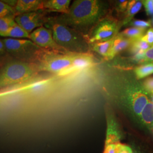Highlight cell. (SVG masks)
<instances>
[{
    "label": "cell",
    "mask_w": 153,
    "mask_h": 153,
    "mask_svg": "<svg viewBox=\"0 0 153 153\" xmlns=\"http://www.w3.org/2000/svg\"><path fill=\"white\" fill-rule=\"evenodd\" d=\"M14 17L0 18V35L8 31L16 24Z\"/></svg>",
    "instance_id": "23"
},
{
    "label": "cell",
    "mask_w": 153,
    "mask_h": 153,
    "mask_svg": "<svg viewBox=\"0 0 153 153\" xmlns=\"http://www.w3.org/2000/svg\"></svg>",
    "instance_id": "38"
},
{
    "label": "cell",
    "mask_w": 153,
    "mask_h": 153,
    "mask_svg": "<svg viewBox=\"0 0 153 153\" xmlns=\"http://www.w3.org/2000/svg\"><path fill=\"white\" fill-rule=\"evenodd\" d=\"M145 62H153V45L147 50L144 53Z\"/></svg>",
    "instance_id": "31"
},
{
    "label": "cell",
    "mask_w": 153,
    "mask_h": 153,
    "mask_svg": "<svg viewBox=\"0 0 153 153\" xmlns=\"http://www.w3.org/2000/svg\"><path fill=\"white\" fill-rule=\"evenodd\" d=\"M116 145H117V144L105 145V148H104L103 153H116Z\"/></svg>",
    "instance_id": "32"
},
{
    "label": "cell",
    "mask_w": 153,
    "mask_h": 153,
    "mask_svg": "<svg viewBox=\"0 0 153 153\" xmlns=\"http://www.w3.org/2000/svg\"><path fill=\"white\" fill-rule=\"evenodd\" d=\"M16 14L14 7L9 5L2 1H0V18L4 17H14Z\"/></svg>",
    "instance_id": "24"
},
{
    "label": "cell",
    "mask_w": 153,
    "mask_h": 153,
    "mask_svg": "<svg viewBox=\"0 0 153 153\" xmlns=\"http://www.w3.org/2000/svg\"><path fill=\"white\" fill-rule=\"evenodd\" d=\"M144 6L148 15H153V1L152 0H144Z\"/></svg>",
    "instance_id": "30"
},
{
    "label": "cell",
    "mask_w": 153,
    "mask_h": 153,
    "mask_svg": "<svg viewBox=\"0 0 153 153\" xmlns=\"http://www.w3.org/2000/svg\"><path fill=\"white\" fill-rule=\"evenodd\" d=\"M45 26L52 33L55 42L66 52L71 53H87L88 42L84 36L76 30L50 18L45 21Z\"/></svg>",
    "instance_id": "2"
},
{
    "label": "cell",
    "mask_w": 153,
    "mask_h": 153,
    "mask_svg": "<svg viewBox=\"0 0 153 153\" xmlns=\"http://www.w3.org/2000/svg\"><path fill=\"white\" fill-rule=\"evenodd\" d=\"M137 79H141L153 73V63L139 66L134 69Z\"/></svg>",
    "instance_id": "22"
},
{
    "label": "cell",
    "mask_w": 153,
    "mask_h": 153,
    "mask_svg": "<svg viewBox=\"0 0 153 153\" xmlns=\"http://www.w3.org/2000/svg\"><path fill=\"white\" fill-rule=\"evenodd\" d=\"M6 53L18 60L31 63L38 62L43 50L31 40L25 39L6 38L2 39Z\"/></svg>",
    "instance_id": "5"
},
{
    "label": "cell",
    "mask_w": 153,
    "mask_h": 153,
    "mask_svg": "<svg viewBox=\"0 0 153 153\" xmlns=\"http://www.w3.org/2000/svg\"><path fill=\"white\" fill-rule=\"evenodd\" d=\"M1 1H2L6 4L15 7L18 2V0H1Z\"/></svg>",
    "instance_id": "33"
},
{
    "label": "cell",
    "mask_w": 153,
    "mask_h": 153,
    "mask_svg": "<svg viewBox=\"0 0 153 153\" xmlns=\"http://www.w3.org/2000/svg\"><path fill=\"white\" fill-rule=\"evenodd\" d=\"M141 120L149 129H153V103L150 100L142 111Z\"/></svg>",
    "instance_id": "17"
},
{
    "label": "cell",
    "mask_w": 153,
    "mask_h": 153,
    "mask_svg": "<svg viewBox=\"0 0 153 153\" xmlns=\"http://www.w3.org/2000/svg\"><path fill=\"white\" fill-rule=\"evenodd\" d=\"M94 65L93 57L88 53H74L71 65L65 71L61 73V76L80 71L85 69H88Z\"/></svg>",
    "instance_id": "9"
},
{
    "label": "cell",
    "mask_w": 153,
    "mask_h": 153,
    "mask_svg": "<svg viewBox=\"0 0 153 153\" xmlns=\"http://www.w3.org/2000/svg\"><path fill=\"white\" fill-rule=\"evenodd\" d=\"M134 153H138L137 152H136V151H134Z\"/></svg>",
    "instance_id": "36"
},
{
    "label": "cell",
    "mask_w": 153,
    "mask_h": 153,
    "mask_svg": "<svg viewBox=\"0 0 153 153\" xmlns=\"http://www.w3.org/2000/svg\"><path fill=\"white\" fill-rule=\"evenodd\" d=\"M121 134L117 123L112 116L107 117V129L105 145L117 144L120 143Z\"/></svg>",
    "instance_id": "11"
},
{
    "label": "cell",
    "mask_w": 153,
    "mask_h": 153,
    "mask_svg": "<svg viewBox=\"0 0 153 153\" xmlns=\"http://www.w3.org/2000/svg\"><path fill=\"white\" fill-rule=\"evenodd\" d=\"M40 71L37 64L22 61H12L3 66L0 76V86L6 88L32 80Z\"/></svg>",
    "instance_id": "4"
},
{
    "label": "cell",
    "mask_w": 153,
    "mask_h": 153,
    "mask_svg": "<svg viewBox=\"0 0 153 153\" xmlns=\"http://www.w3.org/2000/svg\"><path fill=\"white\" fill-rule=\"evenodd\" d=\"M106 11L107 6L103 0H73L68 13L55 19L84 36L90 34Z\"/></svg>",
    "instance_id": "1"
},
{
    "label": "cell",
    "mask_w": 153,
    "mask_h": 153,
    "mask_svg": "<svg viewBox=\"0 0 153 153\" xmlns=\"http://www.w3.org/2000/svg\"><path fill=\"white\" fill-rule=\"evenodd\" d=\"M30 39L42 49L52 50L53 52L65 53L66 51L62 49L55 42L52 31L43 26L36 28L30 33Z\"/></svg>",
    "instance_id": "8"
},
{
    "label": "cell",
    "mask_w": 153,
    "mask_h": 153,
    "mask_svg": "<svg viewBox=\"0 0 153 153\" xmlns=\"http://www.w3.org/2000/svg\"><path fill=\"white\" fill-rule=\"evenodd\" d=\"M51 81L49 79L36 81L33 83L28 84L26 86H23L21 90L27 94H38L47 90L51 85Z\"/></svg>",
    "instance_id": "14"
},
{
    "label": "cell",
    "mask_w": 153,
    "mask_h": 153,
    "mask_svg": "<svg viewBox=\"0 0 153 153\" xmlns=\"http://www.w3.org/2000/svg\"><path fill=\"white\" fill-rule=\"evenodd\" d=\"M74 53H60L53 51H43L37 64L40 71H48L60 75L72 64Z\"/></svg>",
    "instance_id": "6"
},
{
    "label": "cell",
    "mask_w": 153,
    "mask_h": 153,
    "mask_svg": "<svg viewBox=\"0 0 153 153\" xmlns=\"http://www.w3.org/2000/svg\"><path fill=\"white\" fill-rule=\"evenodd\" d=\"M141 39L143 41H145L150 45H153V28H150L148 30V31L146 34H145Z\"/></svg>",
    "instance_id": "29"
},
{
    "label": "cell",
    "mask_w": 153,
    "mask_h": 153,
    "mask_svg": "<svg viewBox=\"0 0 153 153\" xmlns=\"http://www.w3.org/2000/svg\"><path fill=\"white\" fill-rule=\"evenodd\" d=\"M119 26L117 22L110 19H103L93 28L90 34L88 42L94 43L108 41L114 38L118 34Z\"/></svg>",
    "instance_id": "7"
},
{
    "label": "cell",
    "mask_w": 153,
    "mask_h": 153,
    "mask_svg": "<svg viewBox=\"0 0 153 153\" xmlns=\"http://www.w3.org/2000/svg\"><path fill=\"white\" fill-rule=\"evenodd\" d=\"M144 0H129L126 11V16L123 22L124 25L131 22L134 16L141 9Z\"/></svg>",
    "instance_id": "15"
},
{
    "label": "cell",
    "mask_w": 153,
    "mask_h": 153,
    "mask_svg": "<svg viewBox=\"0 0 153 153\" xmlns=\"http://www.w3.org/2000/svg\"><path fill=\"white\" fill-rule=\"evenodd\" d=\"M142 86L145 90L150 94L153 91V77L148 78L145 80L142 83Z\"/></svg>",
    "instance_id": "28"
},
{
    "label": "cell",
    "mask_w": 153,
    "mask_h": 153,
    "mask_svg": "<svg viewBox=\"0 0 153 153\" xmlns=\"http://www.w3.org/2000/svg\"><path fill=\"white\" fill-rule=\"evenodd\" d=\"M71 0H48L47 1L45 9L51 11L66 14L70 9Z\"/></svg>",
    "instance_id": "13"
},
{
    "label": "cell",
    "mask_w": 153,
    "mask_h": 153,
    "mask_svg": "<svg viewBox=\"0 0 153 153\" xmlns=\"http://www.w3.org/2000/svg\"><path fill=\"white\" fill-rule=\"evenodd\" d=\"M133 40L127 38L120 33H118L114 39L112 45L107 59H112L116 55L131 45Z\"/></svg>",
    "instance_id": "12"
},
{
    "label": "cell",
    "mask_w": 153,
    "mask_h": 153,
    "mask_svg": "<svg viewBox=\"0 0 153 153\" xmlns=\"http://www.w3.org/2000/svg\"><path fill=\"white\" fill-rule=\"evenodd\" d=\"M47 0H18L15 9L16 14L39 11L45 9Z\"/></svg>",
    "instance_id": "10"
},
{
    "label": "cell",
    "mask_w": 153,
    "mask_h": 153,
    "mask_svg": "<svg viewBox=\"0 0 153 153\" xmlns=\"http://www.w3.org/2000/svg\"><path fill=\"white\" fill-rule=\"evenodd\" d=\"M146 28L140 27L128 28L120 33L122 35L131 40H136L142 38L145 35Z\"/></svg>",
    "instance_id": "20"
},
{
    "label": "cell",
    "mask_w": 153,
    "mask_h": 153,
    "mask_svg": "<svg viewBox=\"0 0 153 153\" xmlns=\"http://www.w3.org/2000/svg\"><path fill=\"white\" fill-rule=\"evenodd\" d=\"M118 88L117 98L126 109L130 114L138 117L150 100L148 93L141 85L136 82H127L121 83Z\"/></svg>",
    "instance_id": "3"
},
{
    "label": "cell",
    "mask_w": 153,
    "mask_h": 153,
    "mask_svg": "<svg viewBox=\"0 0 153 153\" xmlns=\"http://www.w3.org/2000/svg\"><path fill=\"white\" fill-rule=\"evenodd\" d=\"M42 15L43 14L41 10L24 13L18 14L15 18V20L18 25L22 27L28 22L32 21L34 19Z\"/></svg>",
    "instance_id": "19"
},
{
    "label": "cell",
    "mask_w": 153,
    "mask_h": 153,
    "mask_svg": "<svg viewBox=\"0 0 153 153\" xmlns=\"http://www.w3.org/2000/svg\"><path fill=\"white\" fill-rule=\"evenodd\" d=\"M150 45L142 40L141 39L133 40L131 47V51L134 55L137 53H145L150 48Z\"/></svg>",
    "instance_id": "21"
},
{
    "label": "cell",
    "mask_w": 153,
    "mask_h": 153,
    "mask_svg": "<svg viewBox=\"0 0 153 153\" xmlns=\"http://www.w3.org/2000/svg\"><path fill=\"white\" fill-rule=\"evenodd\" d=\"M0 52L1 55H4L5 52H6L5 44L2 39L0 41Z\"/></svg>",
    "instance_id": "34"
},
{
    "label": "cell",
    "mask_w": 153,
    "mask_h": 153,
    "mask_svg": "<svg viewBox=\"0 0 153 153\" xmlns=\"http://www.w3.org/2000/svg\"><path fill=\"white\" fill-rule=\"evenodd\" d=\"M30 33L16 23L6 33L1 35L2 37L13 39H30Z\"/></svg>",
    "instance_id": "16"
},
{
    "label": "cell",
    "mask_w": 153,
    "mask_h": 153,
    "mask_svg": "<svg viewBox=\"0 0 153 153\" xmlns=\"http://www.w3.org/2000/svg\"><path fill=\"white\" fill-rule=\"evenodd\" d=\"M130 25L135 27L146 28L151 27L152 25L150 21H146L142 20H134L130 22Z\"/></svg>",
    "instance_id": "26"
},
{
    "label": "cell",
    "mask_w": 153,
    "mask_h": 153,
    "mask_svg": "<svg viewBox=\"0 0 153 153\" xmlns=\"http://www.w3.org/2000/svg\"><path fill=\"white\" fill-rule=\"evenodd\" d=\"M152 1H153V0H152Z\"/></svg>",
    "instance_id": "37"
},
{
    "label": "cell",
    "mask_w": 153,
    "mask_h": 153,
    "mask_svg": "<svg viewBox=\"0 0 153 153\" xmlns=\"http://www.w3.org/2000/svg\"><path fill=\"white\" fill-rule=\"evenodd\" d=\"M116 152V153H134V150L131 147L120 142L117 144Z\"/></svg>",
    "instance_id": "25"
},
{
    "label": "cell",
    "mask_w": 153,
    "mask_h": 153,
    "mask_svg": "<svg viewBox=\"0 0 153 153\" xmlns=\"http://www.w3.org/2000/svg\"><path fill=\"white\" fill-rule=\"evenodd\" d=\"M129 0H116V9L119 13H123L126 11Z\"/></svg>",
    "instance_id": "27"
},
{
    "label": "cell",
    "mask_w": 153,
    "mask_h": 153,
    "mask_svg": "<svg viewBox=\"0 0 153 153\" xmlns=\"http://www.w3.org/2000/svg\"><path fill=\"white\" fill-rule=\"evenodd\" d=\"M114 39L108 41L100 42L93 43V51L107 59L112 45Z\"/></svg>",
    "instance_id": "18"
},
{
    "label": "cell",
    "mask_w": 153,
    "mask_h": 153,
    "mask_svg": "<svg viewBox=\"0 0 153 153\" xmlns=\"http://www.w3.org/2000/svg\"><path fill=\"white\" fill-rule=\"evenodd\" d=\"M150 96H151V97H152V101H153V91L152 93L150 94Z\"/></svg>",
    "instance_id": "35"
}]
</instances>
